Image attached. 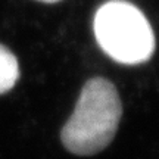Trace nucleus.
<instances>
[{
    "label": "nucleus",
    "instance_id": "obj_1",
    "mask_svg": "<svg viewBox=\"0 0 159 159\" xmlns=\"http://www.w3.org/2000/svg\"><path fill=\"white\" fill-rule=\"evenodd\" d=\"M122 114L115 85L105 78L89 80L80 93L74 114L61 131V140L71 153L89 156L112 142Z\"/></svg>",
    "mask_w": 159,
    "mask_h": 159
},
{
    "label": "nucleus",
    "instance_id": "obj_2",
    "mask_svg": "<svg viewBox=\"0 0 159 159\" xmlns=\"http://www.w3.org/2000/svg\"><path fill=\"white\" fill-rule=\"evenodd\" d=\"M93 28L102 50L119 63H143L155 50V35L149 21L142 11L124 0H111L100 6Z\"/></svg>",
    "mask_w": 159,
    "mask_h": 159
},
{
    "label": "nucleus",
    "instance_id": "obj_3",
    "mask_svg": "<svg viewBox=\"0 0 159 159\" xmlns=\"http://www.w3.org/2000/svg\"><path fill=\"white\" fill-rule=\"evenodd\" d=\"M19 78V65L15 55L0 44V94L13 89Z\"/></svg>",
    "mask_w": 159,
    "mask_h": 159
},
{
    "label": "nucleus",
    "instance_id": "obj_4",
    "mask_svg": "<svg viewBox=\"0 0 159 159\" xmlns=\"http://www.w3.org/2000/svg\"><path fill=\"white\" fill-rule=\"evenodd\" d=\"M37 2H43V3H57L61 0H37Z\"/></svg>",
    "mask_w": 159,
    "mask_h": 159
}]
</instances>
